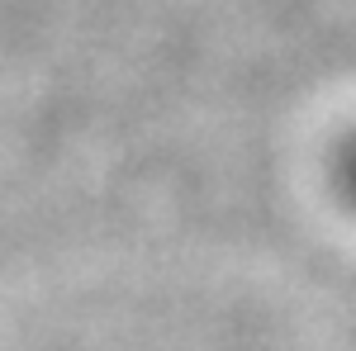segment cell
I'll return each instance as SVG.
<instances>
[{
	"mask_svg": "<svg viewBox=\"0 0 356 351\" xmlns=\"http://www.w3.org/2000/svg\"><path fill=\"white\" fill-rule=\"evenodd\" d=\"M342 176H347V190H352V199H356V152L347 157V166H342Z\"/></svg>",
	"mask_w": 356,
	"mask_h": 351,
	"instance_id": "cell-1",
	"label": "cell"
}]
</instances>
